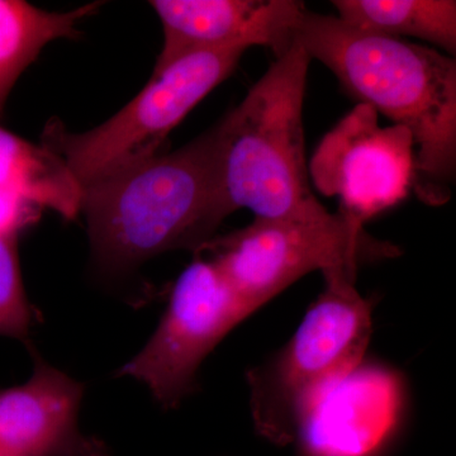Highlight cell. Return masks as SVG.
<instances>
[{"instance_id":"1","label":"cell","mask_w":456,"mask_h":456,"mask_svg":"<svg viewBox=\"0 0 456 456\" xmlns=\"http://www.w3.org/2000/svg\"><path fill=\"white\" fill-rule=\"evenodd\" d=\"M311 60L332 71L347 94L411 132L417 198L443 206L456 175V61L432 47L302 12L293 29Z\"/></svg>"},{"instance_id":"2","label":"cell","mask_w":456,"mask_h":456,"mask_svg":"<svg viewBox=\"0 0 456 456\" xmlns=\"http://www.w3.org/2000/svg\"><path fill=\"white\" fill-rule=\"evenodd\" d=\"M82 211L95 257L127 270L171 250L200 253L232 213L218 163V128L187 145L90 183Z\"/></svg>"},{"instance_id":"3","label":"cell","mask_w":456,"mask_h":456,"mask_svg":"<svg viewBox=\"0 0 456 456\" xmlns=\"http://www.w3.org/2000/svg\"><path fill=\"white\" fill-rule=\"evenodd\" d=\"M312 60L294 41L239 106L217 123L218 163L232 212L264 220H316L326 216L305 161L303 102Z\"/></svg>"},{"instance_id":"4","label":"cell","mask_w":456,"mask_h":456,"mask_svg":"<svg viewBox=\"0 0 456 456\" xmlns=\"http://www.w3.org/2000/svg\"><path fill=\"white\" fill-rule=\"evenodd\" d=\"M325 290L290 341L248 373L250 408L261 436L285 445L326 389L362 365L371 334V303L360 296L355 274H323Z\"/></svg>"},{"instance_id":"5","label":"cell","mask_w":456,"mask_h":456,"mask_svg":"<svg viewBox=\"0 0 456 456\" xmlns=\"http://www.w3.org/2000/svg\"><path fill=\"white\" fill-rule=\"evenodd\" d=\"M255 47L248 41L194 51L152 73L130 103L103 125L71 134L51 121L42 145L64 159L82 187L163 154L171 131L226 80L242 55Z\"/></svg>"},{"instance_id":"6","label":"cell","mask_w":456,"mask_h":456,"mask_svg":"<svg viewBox=\"0 0 456 456\" xmlns=\"http://www.w3.org/2000/svg\"><path fill=\"white\" fill-rule=\"evenodd\" d=\"M204 251L253 314L314 270L356 275L364 261L399 255L397 246L369 236L338 212L316 220L255 218L248 227L215 237Z\"/></svg>"},{"instance_id":"7","label":"cell","mask_w":456,"mask_h":456,"mask_svg":"<svg viewBox=\"0 0 456 456\" xmlns=\"http://www.w3.org/2000/svg\"><path fill=\"white\" fill-rule=\"evenodd\" d=\"M251 314L215 264L198 255L174 285L152 338L117 375L139 380L158 403L175 408L193 391L203 360Z\"/></svg>"},{"instance_id":"8","label":"cell","mask_w":456,"mask_h":456,"mask_svg":"<svg viewBox=\"0 0 456 456\" xmlns=\"http://www.w3.org/2000/svg\"><path fill=\"white\" fill-rule=\"evenodd\" d=\"M378 116L358 103L325 134L308 165L317 191L338 198V212L362 227L406 200L415 180L412 134L402 126L382 127Z\"/></svg>"},{"instance_id":"9","label":"cell","mask_w":456,"mask_h":456,"mask_svg":"<svg viewBox=\"0 0 456 456\" xmlns=\"http://www.w3.org/2000/svg\"><path fill=\"white\" fill-rule=\"evenodd\" d=\"M164 42L154 73L194 51L248 41L281 56L305 7L294 0H152Z\"/></svg>"},{"instance_id":"10","label":"cell","mask_w":456,"mask_h":456,"mask_svg":"<svg viewBox=\"0 0 456 456\" xmlns=\"http://www.w3.org/2000/svg\"><path fill=\"white\" fill-rule=\"evenodd\" d=\"M83 384L36 356L31 378L0 391V456H107L79 430Z\"/></svg>"},{"instance_id":"11","label":"cell","mask_w":456,"mask_h":456,"mask_svg":"<svg viewBox=\"0 0 456 456\" xmlns=\"http://www.w3.org/2000/svg\"><path fill=\"white\" fill-rule=\"evenodd\" d=\"M398 407L395 378L359 365L314 402L296 437L308 456H369L392 431Z\"/></svg>"},{"instance_id":"12","label":"cell","mask_w":456,"mask_h":456,"mask_svg":"<svg viewBox=\"0 0 456 456\" xmlns=\"http://www.w3.org/2000/svg\"><path fill=\"white\" fill-rule=\"evenodd\" d=\"M0 189L37 208L73 220L82 211L83 187L61 156L0 127Z\"/></svg>"},{"instance_id":"13","label":"cell","mask_w":456,"mask_h":456,"mask_svg":"<svg viewBox=\"0 0 456 456\" xmlns=\"http://www.w3.org/2000/svg\"><path fill=\"white\" fill-rule=\"evenodd\" d=\"M88 4L55 13L20 0H0V118L18 77L50 42L75 37L77 25L94 13Z\"/></svg>"},{"instance_id":"14","label":"cell","mask_w":456,"mask_h":456,"mask_svg":"<svg viewBox=\"0 0 456 456\" xmlns=\"http://www.w3.org/2000/svg\"><path fill=\"white\" fill-rule=\"evenodd\" d=\"M331 4L347 25L398 40L419 38L455 56L454 0H334Z\"/></svg>"},{"instance_id":"15","label":"cell","mask_w":456,"mask_h":456,"mask_svg":"<svg viewBox=\"0 0 456 456\" xmlns=\"http://www.w3.org/2000/svg\"><path fill=\"white\" fill-rule=\"evenodd\" d=\"M35 311L26 296L17 240L0 235V336L27 340Z\"/></svg>"},{"instance_id":"16","label":"cell","mask_w":456,"mask_h":456,"mask_svg":"<svg viewBox=\"0 0 456 456\" xmlns=\"http://www.w3.org/2000/svg\"><path fill=\"white\" fill-rule=\"evenodd\" d=\"M37 207L0 189V235L16 239L37 218Z\"/></svg>"}]
</instances>
